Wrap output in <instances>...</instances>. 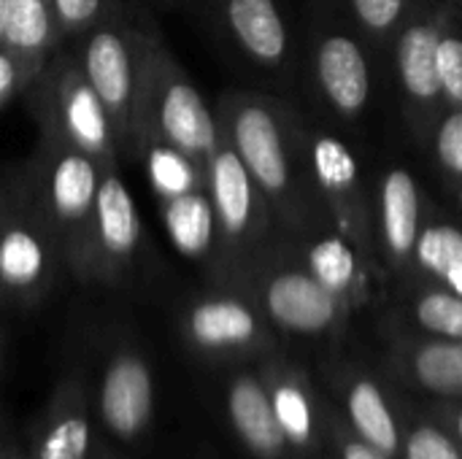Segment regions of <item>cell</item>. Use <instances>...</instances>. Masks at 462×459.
<instances>
[{
	"label": "cell",
	"instance_id": "6da1fadb",
	"mask_svg": "<svg viewBox=\"0 0 462 459\" xmlns=\"http://www.w3.org/2000/svg\"><path fill=\"white\" fill-rule=\"evenodd\" d=\"M214 114L222 138L268 200L279 230L290 238L325 230L328 225L311 197L303 170V108L284 95L227 89L219 95Z\"/></svg>",
	"mask_w": 462,
	"mask_h": 459
},
{
	"label": "cell",
	"instance_id": "7a4b0ae2",
	"mask_svg": "<svg viewBox=\"0 0 462 459\" xmlns=\"http://www.w3.org/2000/svg\"><path fill=\"white\" fill-rule=\"evenodd\" d=\"M379 60L338 0H311L298 65V78L317 108L309 114L357 138L355 130L365 127L379 97Z\"/></svg>",
	"mask_w": 462,
	"mask_h": 459
},
{
	"label": "cell",
	"instance_id": "3957f363",
	"mask_svg": "<svg viewBox=\"0 0 462 459\" xmlns=\"http://www.w3.org/2000/svg\"><path fill=\"white\" fill-rule=\"evenodd\" d=\"M143 138L165 141L206 165L222 133L214 108L203 100L154 22L141 14V78L133 149Z\"/></svg>",
	"mask_w": 462,
	"mask_h": 459
},
{
	"label": "cell",
	"instance_id": "277c9868",
	"mask_svg": "<svg viewBox=\"0 0 462 459\" xmlns=\"http://www.w3.org/2000/svg\"><path fill=\"white\" fill-rule=\"evenodd\" d=\"M300 154L325 225L371 254V165L352 133L303 111Z\"/></svg>",
	"mask_w": 462,
	"mask_h": 459
},
{
	"label": "cell",
	"instance_id": "5b68a950",
	"mask_svg": "<svg viewBox=\"0 0 462 459\" xmlns=\"http://www.w3.org/2000/svg\"><path fill=\"white\" fill-rule=\"evenodd\" d=\"M103 168L87 151L46 135H38L30 160L19 168L27 195L51 233L68 273L79 262L89 230Z\"/></svg>",
	"mask_w": 462,
	"mask_h": 459
},
{
	"label": "cell",
	"instance_id": "8992f818",
	"mask_svg": "<svg viewBox=\"0 0 462 459\" xmlns=\"http://www.w3.org/2000/svg\"><path fill=\"white\" fill-rule=\"evenodd\" d=\"M24 92L41 135L76 146L100 165H116L122 160L108 111L70 49L60 46Z\"/></svg>",
	"mask_w": 462,
	"mask_h": 459
},
{
	"label": "cell",
	"instance_id": "52a82bcc",
	"mask_svg": "<svg viewBox=\"0 0 462 459\" xmlns=\"http://www.w3.org/2000/svg\"><path fill=\"white\" fill-rule=\"evenodd\" d=\"M230 284H241L271 325L298 335L328 333L338 325L346 306L309 271L295 241L284 233Z\"/></svg>",
	"mask_w": 462,
	"mask_h": 459
},
{
	"label": "cell",
	"instance_id": "ba28073f",
	"mask_svg": "<svg viewBox=\"0 0 462 459\" xmlns=\"http://www.w3.org/2000/svg\"><path fill=\"white\" fill-rule=\"evenodd\" d=\"M447 0H417L406 22L390 38L382 60L387 89L406 138L422 146L428 130L447 108L439 76V35Z\"/></svg>",
	"mask_w": 462,
	"mask_h": 459
},
{
	"label": "cell",
	"instance_id": "9c48e42d",
	"mask_svg": "<svg viewBox=\"0 0 462 459\" xmlns=\"http://www.w3.org/2000/svg\"><path fill=\"white\" fill-rule=\"evenodd\" d=\"M206 189L219 235V257L211 273L217 281H236L282 230L260 187L225 138L206 160Z\"/></svg>",
	"mask_w": 462,
	"mask_h": 459
},
{
	"label": "cell",
	"instance_id": "30bf717a",
	"mask_svg": "<svg viewBox=\"0 0 462 459\" xmlns=\"http://www.w3.org/2000/svg\"><path fill=\"white\" fill-rule=\"evenodd\" d=\"M62 271V254L16 170L0 181V300L32 308L54 289Z\"/></svg>",
	"mask_w": 462,
	"mask_h": 459
},
{
	"label": "cell",
	"instance_id": "8fae6325",
	"mask_svg": "<svg viewBox=\"0 0 462 459\" xmlns=\"http://www.w3.org/2000/svg\"><path fill=\"white\" fill-rule=\"evenodd\" d=\"M73 41L76 46L70 51L108 111L122 157H130L141 78V14H130L122 3Z\"/></svg>",
	"mask_w": 462,
	"mask_h": 459
},
{
	"label": "cell",
	"instance_id": "7c38bea8",
	"mask_svg": "<svg viewBox=\"0 0 462 459\" xmlns=\"http://www.w3.org/2000/svg\"><path fill=\"white\" fill-rule=\"evenodd\" d=\"M195 8L254 73L279 87L298 81L300 38L284 0H198Z\"/></svg>",
	"mask_w": 462,
	"mask_h": 459
},
{
	"label": "cell",
	"instance_id": "4fadbf2b",
	"mask_svg": "<svg viewBox=\"0 0 462 459\" xmlns=\"http://www.w3.org/2000/svg\"><path fill=\"white\" fill-rule=\"evenodd\" d=\"M141 249L143 222L135 197L122 179L119 162L106 165L97 184L92 222L70 276L81 284L119 287L135 271Z\"/></svg>",
	"mask_w": 462,
	"mask_h": 459
},
{
	"label": "cell",
	"instance_id": "5bb4252c",
	"mask_svg": "<svg viewBox=\"0 0 462 459\" xmlns=\"http://www.w3.org/2000/svg\"><path fill=\"white\" fill-rule=\"evenodd\" d=\"M428 203V187L403 157H382L371 165V249L379 268L401 281L411 279Z\"/></svg>",
	"mask_w": 462,
	"mask_h": 459
},
{
	"label": "cell",
	"instance_id": "9a60e30c",
	"mask_svg": "<svg viewBox=\"0 0 462 459\" xmlns=\"http://www.w3.org/2000/svg\"><path fill=\"white\" fill-rule=\"evenodd\" d=\"M181 338L200 357H238L268 338V319L254 298L230 281L195 295L181 311Z\"/></svg>",
	"mask_w": 462,
	"mask_h": 459
},
{
	"label": "cell",
	"instance_id": "2e32d148",
	"mask_svg": "<svg viewBox=\"0 0 462 459\" xmlns=\"http://www.w3.org/2000/svg\"><path fill=\"white\" fill-rule=\"evenodd\" d=\"M95 414L106 436L119 444H135L154 422V373L133 344L111 349L100 368Z\"/></svg>",
	"mask_w": 462,
	"mask_h": 459
},
{
	"label": "cell",
	"instance_id": "e0dca14e",
	"mask_svg": "<svg viewBox=\"0 0 462 459\" xmlns=\"http://www.w3.org/2000/svg\"><path fill=\"white\" fill-rule=\"evenodd\" d=\"M27 452L32 459H92V398L81 373H68L60 379L30 436Z\"/></svg>",
	"mask_w": 462,
	"mask_h": 459
},
{
	"label": "cell",
	"instance_id": "ac0fdd59",
	"mask_svg": "<svg viewBox=\"0 0 462 459\" xmlns=\"http://www.w3.org/2000/svg\"><path fill=\"white\" fill-rule=\"evenodd\" d=\"M292 241H295L303 262L309 265V271L344 303H349L360 292L368 273L382 271L376 257L365 246L349 241L346 235L336 233L330 227L317 230L303 238H292Z\"/></svg>",
	"mask_w": 462,
	"mask_h": 459
},
{
	"label": "cell",
	"instance_id": "d6986e66",
	"mask_svg": "<svg viewBox=\"0 0 462 459\" xmlns=\"http://www.w3.org/2000/svg\"><path fill=\"white\" fill-rule=\"evenodd\" d=\"M411 279H422L462 295V214L433 195L414 246Z\"/></svg>",
	"mask_w": 462,
	"mask_h": 459
},
{
	"label": "cell",
	"instance_id": "ffe728a7",
	"mask_svg": "<svg viewBox=\"0 0 462 459\" xmlns=\"http://www.w3.org/2000/svg\"><path fill=\"white\" fill-rule=\"evenodd\" d=\"M160 216L165 225V233L171 243L192 262L217 268L219 257V235H217V219L214 206L208 197V189L200 187L195 192H187L181 197L157 200Z\"/></svg>",
	"mask_w": 462,
	"mask_h": 459
},
{
	"label": "cell",
	"instance_id": "44dd1931",
	"mask_svg": "<svg viewBox=\"0 0 462 459\" xmlns=\"http://www.w3.org/2000/svg\"><path fill=\"white\" fill-rule=\"evenodd\" d=\"M227 414L241 436V441L260 457H279L284 449V433L276 419L268 387L249 376L238 373L227 387Z\"/></svg>",
	"mask_w": 462,
	"mask_h": 459
},
{
	"label": "cell",
	"instance_id": "7402d4cb",
	"mask_svg": "<svg viewBox=\"0 0 462 459\" xmlns=\"http://www.w3.org/2000/svg\"><path fill=\"white\" fill-rule=\"evenodd\" d=\"M0 46L41 70L62 46L51 0H5Z\"/></svg>",
	"mask_w": 462,
	"mask_h": 459
},
{
	"label": "cell",
	"instance_id": "603a6c76",
	"mask_svg": "<svg viewBox=\"0 0 462 459\" xmlns=\"http://www.w3.org/2000/svg\"><path fill=\"white\" fill-rule=\"evenodd\" d=\"M133 160L141 162L149 187L157 200H171L181 197L187 192H195L206 187V165L184 154L181 149L157 141V138H143L133 149Z\"/></svg>",
	"mask_w": 462,
	"mask_h": 459
},
{
	"label": "cell",
	"instance_id": "cb8c5ba5",
	"mask_svg": "<svg viewBox=\"0 0 462 459\" xmlns=\"http://www.w3.org/2000/svg\"><path fill=\"white\" fill-rule=\"evenodd\" d=\"M420 149L428 157V168L444 195V203L462 214V108L447 106Z\"/></svg>",
	"mask_w": 462,
	"mask_h": 459
},
{
	"label": "cell",
	"instance_id": "d4e9b609",
	"mask_svg": "<svg viewBox=\"0 0 462 459\" xmlns=\"http://www.w3.org/2000/svg\"><path fill=\"white\" fill-rule=\"evenodd\" d=\"M411 281L417 284L411 298V319L417 327L433 338L462 341V295L422 279Z\"/></svg>",
	"mask_w": 462,
	"mask_h": 459
},
{
	"label": "cell",
	"instance_id": "484cf974",
	"mask_svg": "<svg viewBox=\"0 0 462 459\" xmlns=\"http://www.w3.org/2000/svg\"><path fill=\"white\" fill-rule=\"evenodd\" d=\"M414 376L436 392H462V341L433 338L414 349L411 354Z\"/></svg>",
	"mask_w": 462,
	"mask_h": 459
},
{
	"label": "cell",
	"instance_id": "4316f807",
	"mask_svg": "<svg viewBox=\"0 0 462 459\" xmlns=\"http://www.w3.org/2000/svg\"><path fill=\"white\" fill-rule=\"evenodd\" d=\"M417 0H338L346 16L357 24V30L374 43L382 54L398 27L406 22Z\"/></svg>",
	"mask_w": 462,
	"mask_h": 459
},
{
	"label": "cell",
	"instance_id": "83f0119b",
	"mask_svg": "<svg viewBox=\"0 0 462 459\" xmlns=\"http://www.w3.org/2000/svg\"><path fill=\"white\" fill-rule=\"evenodd\" d=\"M349 414L357 430L382 452H393L398 446L395 422L387 411V403L374 381H357L349 392Z\"/></svg>",
	"mask_w": 462,
	"mask_h": 459
},
{
	"label": "cell",
	"instance_id": "f1b7e54d",
	"mask_svg": "<svg viewBox=\"0 0 462 459\" xmlns=\"http://www.w3.org/2000/svg\"><path fill=\"white\" fill-rule=\"evenodd\" d=\"M439 76L444 103L462 108V5L447 0L439 35Z\"/></svg>",
	"mask_w": 462,
	"mask_h": 459
},
{
	"label": "cell",
	"instance_id": "f546056e",
	"mask_svg": "<svg viewBox=\"0 0 462 459\" xmlns=\"http://www.w3.org/2000/svg\"><path fill=\"white\" fill-rule=\"evenodd\" d=\"M268 395L284 438L292 444H306L311 438V406L306 392L292 379H273Z\"/></svg>",
	"mask_w": 462,
	"mask_h": 459
},
{
	"label": "cell",
	"instance_id": "4dcf8cb0",
	"mask_svg": "<svg viewBox=\"0 0 462 459\" xmlns=\"http://www.w3.org/2000/svg\"><path fill=\"white\" fill-rule=\"evenodd\" d=\"M57 27L65 38H79L103 22L111 11L122 5V0H51Z\"/></svg>",
	"mask_w": 462,
	"mask_h": 459
},
{
	"label": "cell",
	"instance_id": "1f68e13d",
	"mask_svg": "<svg viewBox=\"0 0 462 459\" xmlns=\"http://www.w3.org/2000/svg\"><path fill=\"white\" fill-rule=\"evenodd\" d=\"M35 68L22 62L16 54H11L8 49L0 46V108L19 92L27 89V84L35 78Z\"/></svg>",
	"mask_w": 462,
	"mask_h": 459
},
{
	"label": "cell",
	"instance_id": "d6a6232c",
	"mask_svg": "<svg viewBox=\"0 0 462 459\" xmlns=\"http://www.w3.org/2000/svg\"><path fill=\"white\" fill-rule=\"evenodd\" d=\"M409 459H460V454L439 430L422 427L409 441Z\"/></svg>",
	"mask_w": 462,
	"mask_h": 459
},
{
	"label": "cell",
	"instance_id": "836d02e7",
	"mask_svg": "<svg viewBox=\"0 0 462 459\" xmlns=\"http://www.w3.org/2000/svg\"><path fill=\"white\" fill-rule=\"evenodd\" d=\"M344 459H382V457H379V452H374V449H368V446H363V444H349V446H346V452H344Z\"/></svg>",
	"mask_w": 462,
	"mask_h": 459
},
{
	"label": "cell",
	"instance_id": "e575fe53",
	"mask_svg": "<svg viewBox=\"0 0 462 459\" xmlns=\"http://www.w3.org/2000/svg\"><path fill=\"white\" fill-rule=\"evenodd\" d=\"M0 459H32V454H30L27 449H22V446L5 441V444H0Z\"/></svg>",
	"mask_w": 462,
	"mask_h": 459
},
{
	"label": "cell",
	"instance_id": "d590c367",
	"mask_svg": "<svg viewBox=\"0 0 462 459\" xmlns=\"http://www.w3.org/2000/svg\"><path fill=\"white\" fill-rule=\"evenodd\" d=\"M154 3L165 8H184V5H195L198 0H154Z\"/></svg>",
	"mask_w": 462,
	"mask_h": 459
},
{
	"label": "cell",
	"instance_id": "8d00e7d4",
	"mask_svg": "<svg viewBox=\"0 0 462 459\" xmlns=\"http://www.w3.org/2000/svg\"><path fill=\"white\" fill-rule=\"evenodd\" d=\"M3 11H5V0H0V41H3Z\"/></svg>",
	"mask_w": 462,
	"mask_h": 459
},
{
	"label": "cell",
	"instance_id": "74e56055",
	"mask_svg": "<svg viewBox=\"0 0 462 459\" xmlns=\"http://www.w3.org/2000/svg\"><path fill=\"white\" fill-rule=\"evenodd\" d=\"M452 3H457V5H462V0H452Z\"/></svg>",
	"mask_w": 462,
	"mask_h": 459
},
{
	"label": "cell",
	"instance_id": "f35d334b",
	"mask_svg": "<svg viewBox=\"0 0 462 459\" xmlns=\"http://www.w3.org/2000/svg\"><path fill=\"white\" fill-rule=\"evenodd\" d=\"M460 436H462V417H460Z\"/></svg>",
	"mask_w": 462,
	"mask_h": 459
}]
</instances>
